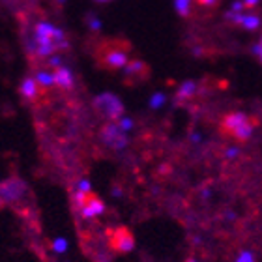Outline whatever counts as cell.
Listing matches in <instances>:
<instances>
[{
	"mask_svg": "<svg viewBox=\"0 0 262 262\" xmlns=\"http://www.w3.org/2000/svg\"><path fill=\"white\" fill-rule=\"evenodd\" d=\"M58 49H68L64 30L47 21H39L34 27V34L27 39V51L39 58H51Z\"/></svg>",
	"mask_w": 262,
	"mask_h": 262,
	"instance_id": "1",
	"label": "cell"
},
{
	"mask_svg": "<svg viewBox=\"0 0 262 262\" xmlns=\"http://www.w3.org/2000/svg\"><path fill=\"white\" fill-rule=\"evenodd\" d=\"M221 133L225 137H229L236 142H246L251 139L253 135V122L249 120V116L244 115V113H230L221 120V126H219Z\"/></svg>",
	"mask_w": 262,
	"mask_h": 262,
	"instance_id": "2",
	"label": "cell"
},
{
	"mask_svg": "<svg viewBox=\"0 0 262 262\" xmlns=\"http://www.w3.org/2000/svg\"><path fill=\"white\" fill-rule=\"evenodd\" d=\"M94 107L107 120H120L122 116H124V103L120 101L118 96H115V94L111 92H103L99 94V96H96Z\"/></svg>",
	"mask_w": 262,
	"mask_h": 262,
	"instance_id": "3",
	"label": "cell"
},
{
	"mask_svg": "<svg viewBox=\"0 0 262 262\" xmlns=\"http://www.w3.org/2000/svg\"><path fill=\"white\" fill-rule=\"evenodd\" d=\"M27 182L21 178H8V180L0 182V208L21 201L23 196L27 195Z\"/></svg>",
	"mask_w": 262,
	"mask_h": 262,
	"instance_id": "4",
	"label": "cell"
},
{
	"mask_svg": "<svg viewBox=\"0 0 262 262\" xmlns=\"http://www.w3.org/2000/svg\"><path fill=\"white\" fill-rule=\"evenodd\" d=\"M101 60L105 68L109 70H120L129 64V56H127V43L126 45H111L101 53Z\"/></svg>",
	"mask_w": 262,
	"mask_h": 262,
	"instance_id": "5",
	"label": "cell"
},
{
	"mask_svg": "<svg viewBox=\"0 0 262 262\" xmlns=\"http://www.w3.org/2000/svg\"><path fill=\"white\" fill-rule=\"evenodd\" d=\"M101 141H103V144L113 148V150H124L127 146L126 131L122 129L118 124H115V122L103 126V129H101Z\"/></svg>",
	"mask_w": 262,
	"mask_h": 262,
	"instance_id": "6",
	"label": "cell"
},
{
	"mask_svg": "<svg viewBox=\"0 0 262 262\" xmlns=\"http://www.w3.org/2000/svg\"><path fill=\"white\" fill-rule=\"evenodd\" d=\"M111 247L118 253H129L135 247V238L126 227H118L111 232Z\"/></svg>",
	"mask_w": 262,
	"mask_h": 262,
	"instance_id": "7",
	"label": "cell"
},
{
	"mask_svg": "<svg viewBox=\"0 0 262 262\" xmlns=\"http://www.w3.org/2000/svg\"><path fill=\"white\" fill-rule=\"evenodd\" d=\"M79 212H81V215L84 219L99 217V215H101V213L105 212V202L101 201L99 196L94 195V193H90V195L86 196L84 204H82V206L79 208Z\"/></svg>",
	"mask_w": 262,
	"mask_h": 262,
	"instance_id": "8",
	"label": "cell"
},
{
	"mask_svg": "<svg viewBox=\"0 0 262 262\" xmlns=\"http://www.w3.org/2000/svg\"><path fill=\"white\" fill-rule=\"evenodd\" d=\"M124 73H126L127 79H146L150 75V68L142 60H131L129 64L124 68Z\"/></svg>",
	"mask_w": 262,
	"mask_h": 262,
	"instance_id": "9",
	"label": "cell"
},
{
	"mask_svg": "<svg viewBox=\"0 0 262 262\" xmlns=\"http://www.w3.org/2000/svg\"><path fill=\"white\" fill-rule=\"evenodd\" d=\"M19 92H21V96L25 99L32 101V99H36L39 96V84L36 82V79H34V77H25V79L21 81Z\"/></svg>",
	"mask_w": 262,
	"mask_h": 262,
	"instance_id": "10",
	"label": "cell"
},
{
	"mask_svg": "<svg viewBox=\"0 0 262 262\" xmlns=\"http://www.w3.org/2000/svg\"><path fill=\"white\" fill-rule=\"evenodd\" d=\"M55 81L60 88L70 90V88L73 86V82H75V79H73V71H71L68 66H62V68L55 70Z\"/></svg>",
	"mask_w": 262,
	"mask_h": 262,
	"instance_id": "11",
	"label": "cell"
},
{
	"mask_svg": "<svg viewBox=\"0 0 262 262\" xmlns=\"http://www.w3.org/2000/svg\"><path fill=\"white\" fill-rule=\"evenodd\" d=\"M196 88L199 86H196L195 81L182 82L180 88H178V92H176V101H178V103H184V101H187V99H191L196 94Z\"/></svg>",
	"mask_w": 262,
	"mask_h": 262,
	"instance_id": "12",
	"label": "cell"
},
{
	"mask_svg": "<svg viewBox=\"0 0 262 262\" xmlns=\"http://www.w3.org/2000/svg\"><path fill=\"white\" fill-rule=\"evenodd\" d=\"M36 82L39 84V88H53L56 84L55 81V73H51L49 70H38L36 75H34Z\"/></svg>",
	"mask_w": 262,
	"mask_h": 262,
	"instance_id": "13",
	"label": "cell"
},
{
	"mask_svg": "<svg viewBox=\"0 0 262 262\" xmlns=\"http://www.w3.org/2000/svg\"><path fill=\"white\" fill-rule=\"evenodd\" d=\"M193 2H195V0H174V8L182 17H187L191 13Z\"/></svg>",
	"mask_w": 262,
	"mask_h": 262,
	"instance_id": "14",
	"label": "cell"
},
{
	"mask_svg": "<svg viewBox=\"0 0 262 262\" xmlns=\"http://www.w3.org/2000/svg\"><path fill=\"white\" fill-rule=\"evenodd\" d=\"M51 247H53V251H55L56 255H66V253H68V247H70V244H68V240H66L64 236H58V238H55V240H53Z\"/></svg>",
	"mask_w": 262,
	"mask_h": 262,
	"instance_id": "15",
	"label": "cell"
},
{
	"mask_svg": "<svg viewBox=\"0 0 262 262\" xmlns=\"http://www.w3.org/2000/svg\"><path fill=\"white\" fill-rule=\"evenodd\" d=\"M165 101H167V96H165L163 92H156L152 96V98H150V109H161V107H163L165 105Z\"/></svg>",
	"mask_w": 262,
	"mask_h": 262,
	"instance_id": "16",
	"label": "cell"
},
{
	"mask_svg": "<svg viewBox=\"0 0 262 262\" xmlns=\"http://www.w3.org/2000/svg\"><path fill=\"white\" fill-rule=\"evenodd\" d=\"M86 25L90 27V30H94V32H98L99 28H101V21H99L94 13H88L86 15Z\"/></svg>",
	"mask_w": 262,
	"mask_h": 262,
	"instance_id": "17",
	"label": "cell"
},
{
	"mask_svg": "<svg viewBox=\"0 0 262 262\" xmlns=\"http://www.w3.org/2000/svg\"><path fill=\"white\" fill-rule=\"evenodd\" d=\"M75 191L84 193V195H88V193H92V184H90V180H79V182H77Z\"/></svg>",
	"mask_w": 262,
	"mask_h": 262,
	"instance_id": "18",
	"label": "cell"
},
{
	"mask_svg": "<svg viewBox=\"0 0 262 262\" xmlns=\"http://www.w3.org/2000/svg\"><path fill=\"white\" fill-rule=\"evenodd\" d=\"M47 62H49L51 68H55V70H58V68H62V56L60 55H53L51 58H47Z\"/></svg>",
	"mask_w": 262,
	"mask_h": 262,
	"instance_id": "19",
	"label": "cell"
},
{
	"mask_svg": "<svg viewBox=\"0 0 262 262\" xmlns=\"http://www.w3.org/2000/svg\"><path fill=\"white\" fill-rule=\"evenodd\" d=\"M118 126H120L124 131H129L131 127H133V120H131V118H127V116H122L120 120H118Z\"/></svg>",
	"mask_w": 262,
	"mask_h": 262,
	"instance_id": "20",
	"label": "cell"
},
{
	"mask_svg": "<svg viewBox=\"0 0 262 262\" xmlns=\"http://www.w3.org/2000/svg\"><path fill=\"white\" fill-rule=\"evenodd\" d=\"M195 4H199L201 8H213L219 4V0H195Z\"/></svg>",
	"mask_w": 262,
	"mask_h": 262,
	"instance_id": "21",
	"label": "cell"
},
{
	"mask_svg": "<svg viewBox=\"0 0 262 262\" xmlns=\"http://www.w3.org/2000/svg\"><path fill=\"white\" fill-rule=\"evenodd\" d=\"M242 2L246 6V10H257L260 6V0H242Z\"/></svg>",
	"mask_w": 262,
	"mask_h": 262,
	"instance_id": "22",
	"label": "cell"
},
{
	"mask_svg": "<svg viewBox=\"0 0 262 262\" xmlns=\"http://www.w3.org/2000/svg\"><path fill=\"white\" fill-rule=\"evenodd\" d=\"M236 262H255V258H253V255L249 251H244L240 253V257L236 258Z\"/></svg>",
	"mask_w": 262,
	"mask_h": 262,
	"instance_id": "23",
	"label": "cell"
},
{
	"mask_svg": "<svg viewBox=\"0 0 262 262\" xmlns=\"http://www.w3.org/2000/svg\"><path fill=\"white\" fill-rule=\"evenodd\" d=\"M253 53H255L257 56H260V60H262V38H260V41H258V43L253 47Z\"/></svg>",
	"mask_w": 262,
	"mask_h": 262,
	"instance_id": "24",
	"label": "cell"
},
{
	"mask_svg": "<svg viewBox=\"0 0 262 262\" xmlns=\"http://www.w3.org/2000/svg\"><path fill=\"white\" fill-rule=\"evenodd\" d=\"M238 154H240V150H238V148H230L229 152H227V156H229V158H236Z\"/></svg>",
	"mask_w": 262,
	"mask_h": 262,
	"instance_id": "25",
	"label": "cell"
},
{
	"mask_svg": "<svg viewBox=\"0 0 262 262\" xmlns=\"http://www.w3.org/2000/svg\"><path fill=\"white\" fill-rule=\"evenodd\" d=\"M113 195H115V196H120L122 191H120V189H113Z\"/></svg>",
	"mask_w": 262,
	"mask_h": 262,
	"instance_id": "26",
	"label": "cell"
},
{
	"mask_svg": "<svg viewBox=\"0 0 262 262\" xmlns=\"http://www.w3.org/2000/svg\"><path fill=\"white\" fill-rule=\"evenodd\" d=\"M94 2H99V4H103V2H111V0H94Z\"/></svg>",
	"mask_w": 262,
	"mask_h": 262,
	"instance_id": "27",
	"label": "cell"
},
{
	"mask_svg": "<svg viewBox=\"0 0 262 262\" xmlns=\"http://www.w3.org/2000/svg\"><path fill=\"white\" fill-rule=\"evenodd\" d=\"M56 2H58V4H64V2H66V0H56Z\"/></svg>",
	"mask_w": 262,
	"mask_h": 262,
	"instance_id": "28",
	"label": "cell"
},
{
	"mask_svg": "<svg viewBox=\"0 0 262 262\" xmlns=\"http://www.w3.org/2000/svg\"><path fill=\"white\" fill-rule=\"evenodd\" d=\"M186 262H196L195 258H189V260H186Z\"/></svg>",
	"mask_w": 262,
	"mask_h": 262,
	"instance_id": "29",
	"label": "cell"
}]
</instances>
